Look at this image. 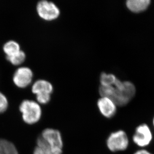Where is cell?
Wrapping results in <instances>:
<instances>
[{
	"instance_id": "cell-13",
	"label": "cell",
	"mask_w": 154,
	"mask_h": 154,
	"mask_svg": "<svg viewBox=\"0 0 154 154\" xmlns=\"http://www.w3.org/2000/svg\"><path fill=\"white\" fill-rule=\"evenodd\" d=\"M118 79L114 75L102 73L101 74L100 80L101 85L105 86H113L117 82Z\"/></svg>"
},
{
	"instance_id": "cell-6",
	"label": "cell",
	"mask_w": 154,
	"mask_h": 154,
	"mask_svg": "<svg viewBox=\"0 0 154 154\" xmlns=\"http://www.w3.org/2000/svg\"><path fill=\"white\" fill-rule=\"evenodd\" d=\"M153 140V134L151 129L146 124H142L136 128L132 137L134 144L141 148L149 145Z\"/></svg>"
},
{
	"instance_id": "cell-10",
	"label": "cell",
	"mask_w": 154,
	"mask_h": 154,
	"mask_svg": "<svg viewBox=\"0 0 154 154\" xmlns=\"http://www.w3.org/2000/svg\"><path fill=\"white\" fill-rule=\"evenodd\" d=\"M150 3L149 0H129L126 2V6L131 12L139 13L146 10Z\"/></svg>"
},
{
	"instance_id": "cell-15",
	"label": "cell",
	"mask_w": 154,
	"mask_h": 154,
	"mask_svg": "<svg viewBox=\"0 0 154 154\" xmlns=\"http://www.w3.org/2000/svg\"><path fill=\"white\" fill-rule=\"evenodd\" d=\"M8 105L7 98L0 91V114L3 113L7 110Z\"/></svg>"
},
{
	"instance_id": "cell-16",
	"label": "cell",
	"mask_w": 154,
	"mask_h": 154,
	"mask_svg": "<svg viewBox=\"0 0 154 154\" xmlns=\"http://www.w3.org/2000/svg\"><path fill=\"white\" fill-rule=\"evenodd\" d=\"M36 99L38 104H45L50 102L51 99L50 94H39L36 95Z\"/></svg>"
},
{
	"instance_id": "cell-19",
	"label": "cell",
	"mask_w": 154,
	"mask_h": 154,
	"mask_svg": "<svg viewBox=\"0 0 154 154\" xmlns=\"http://www.w3.org/2000/svg\"><path fill=\"white\" fill-rule=\"evenodd\" d=\"M152 123H153V127H154V118H153V121H152Z\"/></svg>"
},
{
	"instance_id": "cell-12",
	"label": "cell",
	"mask_w": 154,
	"mask_h": 154,
	"mask_svg": "<svg viewBox=\"0 0 154 154\" xmlns=\"http://www.w3.org/2000/svg\"><path fill=\"white\" fill-rule=\"evenodd\" d=\"M0 154H19L17 149L12 143L0 139Z\"/></svg>"
},
{
	"instance_id": "cell-4",
	"label": "cell",
	"mask_w": 154,
	"mask_h": 154,
	"mask_svg": "<svg viewBox=\"0 0 154 154\" xmlns=\"http://www.w3.org/2000/svg\"><path fill=\"white\" fill-rule=\"evenodd\" d=\"M129 140L125 131L122 130L110 133L106 140L107 148L112 152L124 151L127 149Z\"/></svg>"
},
{
	"instance_id": "cell-14",
	"label": "cell",
	"mask_w": 154,
	"mask_h": 154,
	"mask_svg": "<svg viewBox=\"0 0 154 154\" xmlns=\"http://www.w3.org/2000/svg\"><path fill=\"white\" fill-rule=\"evenodd\" d=\"M6 59L14 66H20L25 61L26 59V54L24 51L21 50L15 55L6 57Z\"/></svg>"
},
{
	"instance_id": "cell-17",
	"label": "cell",
	"mask_w": 154,
	"mask_h": 154,
	"mask_svg": "<svg viewBox=\"0 0 154 154\" xmlns=\"http://www.w3.org/2000/svg\"><path fill=\"white\" fill-rule=\"evenodd\" d=\"M133 154H153L150 152L148 151V150L145 149H140V150H137Z\"/></svg>"
},
{
	"instance_id": "cell-9",
	"label": "cell",
	"mask_w": 154,
	"mask_h": 154,
	"mask_svg": "<svg viewBox=\"0 0 154 154\" xmlns=\"http://www.w3.org/2000/svg\"><path fill=\"white\" fill-rule=\"evenodd\" d=\"M54 90V87L50 82L44 79L36 80L32 87V91L35 95L39 94H51Z\"/></svg>"
},
{
	"instance_id": "cell-18",
	"label": "cell",
	"mask_w": 154,
	"mask_h": 154,
	"mask_svg": "<svg viewBox=\"0 0 154 154\" xmlns=\"http://www.w3.org/2000/svg\"><path fill=\"white\" fill-rule=\"evenodd\" d=\"M33 154H48V153H46L45 152H44V151H42V150H41V149H39V148L36 147L35 148V149L34 150V153Z\"/></svg>"
},
{
	"instance_id": "cell-1",
	"label": "cell",
	"mask_w": 154,
	"mask_h": 154,
	"mask_svg": "<svg viewBox=\"0 0 154 154\" xmlns=\"http://www.w3.org/2000/svg\"><path fill=\"white\" fill-rule=\"evenodd\" d=\"M99 92L101 97L109 98L117 106H124L134 97L136 88L131 82H121L118 79L113 86H101Z\"/></svg>"
},
{
	"instance_id": "cell-2",
	"label": "cell",
	"mask_w": 154,
	"mask_h": 154,
	"mask_svg": "<svg viewBox=\"0 0 154 154\" xmlns=\"http://www.w3.org/2000/svg\"><path fill=\"white\" fill-rule=\"evenodd\" d=\"M36 143L37 147L48 154H63V139L58 130L45 129L38 137Z\"/></svg>"
},
{
	"instance_id": "cell-5",
	"label": "cell",
	"mask_w": 154,
	"mask_h": 154,
	"mask_svg": "<svg viewBox=\"0 0 154 154\" xmlns=\"http://www.w3.org/2000/svg\"><path fill=\"white\" fill-rule=\"evenodd\" d=\"M36 12L41 19L46 21H52L60 16V9L52 2L42 0L36 5Z\"/></svg>"
},
{
	"instance_id": "cell-11",
	"label": "cell",
	"mask_w": 154,
	"mask_h": 154,
	"mask_svg": "<svg viewBox=\"0 0 154 154\" xmlns=\"http://www.w3.org/2000/svg\"><path fill=\"white\" fill-rule=\"evenodd\" d=\"M3 51L6 57L15 55L21 51L20 44L16 41L11 40L6 42L3 46Z\"/></svg>"
},
{
	"instance_id": "cell-7",
	"label": "cell",
	"mask_w": 154,
	"mask_h": 154,
	"mask_svg": "<svg viewBox=\"0 0 154 154\" xmlns=\"http://www.w3.org/2000/svg\"><path fill=\"white\" fill-rule=\"evenodd\" d=\"M33 76V72L29 67H20L15 71L13 81L17 87L25 88L31 85Z\"/></svg>"
},
{
	"instance_id": "cell-3",
	"label": "cell",
	"mask_w": 154,
	"mask_h": 154,
	"mask_svg": "<svg viewBox=\"0 0 154 154\" xmlns=\"http://www.w3.org/2000/svg\"><path fill=\"white\" fill-rule=\"evenodd\" d=\"M19 109L23 119L26 124H34L41 119L42 113L41 106L35 101L24 100L20 103Z\"/></svg>"
},
{
	"instance_id": "cell-8",
	"label": "cell",
	"mask_w": 154,
	"mask_h": 154,
	"mask_svg": "<svg viewBox=\"0 0 154 154\" xmlns=\"http://www.w3.org/2000/svg\"><path fill=\"white\" fill-rule=\"evenodd\" d=\"M97 104L101 115L105 118H112L116 113L117 105L109 98L101 97Z\"/></svg>"
}]
</instances>
